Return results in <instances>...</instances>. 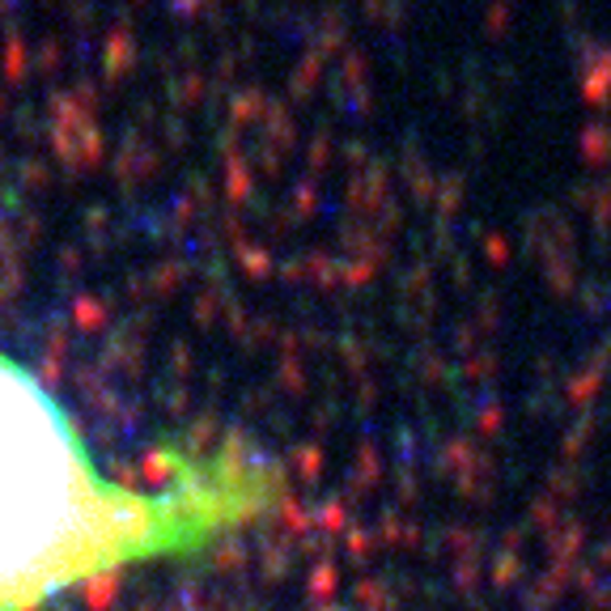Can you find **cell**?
<instances>
[{
    "mask_svg": "<svg viewBox=\"0 0 611 611\" xmlns=\"http://www.w3.org/2000/svg\"><path fill=\"white\" fill-rule=\"evenodd\" d=\"M284 497L272 458L242 442L166 446L162 476H106L73 412L0 349V611H48L76 590L251 531Z\"/></svg>",
    "mask_w": 611,
    "mask_h": 611,
    "instance_id": "obj_1",
    "label": "cell"
}]
</instances>
